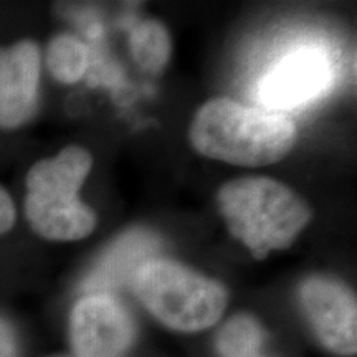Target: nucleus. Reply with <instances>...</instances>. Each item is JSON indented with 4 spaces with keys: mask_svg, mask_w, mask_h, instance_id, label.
Instances as JSON below:
<instances>
[{
    "mask_svg": "<svg viewBox=\"0 0 357 357\" xmlns=\"http://www.w3.org/2000/svg\"><path fill=\"white\" fill-rule=\"evenodd\" d=\"M296 139L288 116L250 108L231 100L202 106L190 128V141L200 154L236 166H266L283 159Z\"/></svg>",
    "mask_w": 357,
    "mask_h": 357,
    "instance_id": "nucleus-1",
    "label": "nucleus"
},
{
    "mask_svg": "<svg viewBox=\"0 0 357 357\" xmlns=\"http://www.w3.org/2000/svg\"><path fill=\"white\" fill-rule=\"evenodd\" d=\"M91 169V155L70 146L35 162L26 174L25 215L35 234L53 242H73L91 234L96 217L78 199Z\"/></svg>",
    "mask_w": 357,
    "mask_h": 357,
    "instance_id": "nucleus-2",
    "label": "nucleus"
},
{
    "mask_svg": "<svg viewBox=\"0 0 357 357\" xmlns=\"http://www.w3.org/2000/svg\"><path fill=\"white\" fill-rule=\"evenodd\" d=\"M218 204L231 234L257 258L289 247L311 218L294 192L266 177L229 182L218 192Z\"/></svg>",
    "mask_w": 357,
    "mask_h": 357,
    "instance_id": "nucleus-3",
    "label": "nucleus"
},
{
    "mask_svg": "<svg viewBox=\"0 0 357 357\" xmlns=\"http://www.w3.org/2000/svg\"><path fill=\"white\" fill-rule=\"evenodd\" d=\"M131 287L155 319L182 333L211 328L222 318L229 303L220 283L159 258L139 268Z\"/></svg>",
    "mask_w": 357,
    "mask_h": 357,
    "instance_id": "nucleus-4",
    "label": "nucleus"
},
{
    "mask_svg": "<svg viewBox=\"0 0 357 357\" xmlns=\"http://www.w3.org/2000/svg\"><path fill=\"white\" fill-rule=\"evenodd\" d=\"M334 82V63L324 47L301 45L271 65L258 79L257 98L265 109L288 111L323 96Z\"/></svg>",
    "mask_w": 357,
    "mask_h": 357,
    "instance_id": "nucleus-5",
    "label": "nucleus"
},
{
    "mask_svg": "<svg viewBox=\"0 0 357 357\" xmlns=\"http://www.w3.org/2000/svg\"><path fill=\"white\" fill-rule=\"evenodd\" d=\"M134 333L129 312L109 294H88L71 311L70 341L75 357H124Z\"/></svg>",
    "mask_w": 357,
    "mask_h": 357,
    "instance_id": "nucleus-6",
    "label": "nucleus"
},
{
    "mask_svg": "<svg viewBox=\"0 0 357 357\" xmlns=\"http://www.w3.org/2000/svg\"><path fill=\"white\" fill-rule=\"evenodd\" d=\"M301 306L319 341L341 356L356 354V298L344 284L324 276H312L301 284Z\"/></svg>",
    "mask_w": 357,
    "mask_h": 357,
    "instance_id": "nucleus-7",
    "label": "nucleus"
},
{
    "mask_svg": "<svg viewBox=\"0 0 357 357\" xmlns=\"http://www.w3.org/2000/svg\"><path fill=\"white\" fill-rule=\"evenodd\" d=\"M40 65L38 45L30 40L0 48V128L15 129L33 116Z\"/></svg>",
    "mask_w": 357,
    "mask_h": 357,
    "instance_id": "nucleus-8",
    "label": "nucleus"
},
{
    "mask_svg": "<svg viewBox=\"0 0 357 357\" xmlns=\"http://www.w3.org/2000/svg\"><path fill=\"white\" fill-rule=\"evenodd\" d=\"M159 248V238L149 231L134 230L124 234L98 261L93 273L84 281V289L91 294H108L111 289L131 284L139 268L154 260Z\"/></svg>",
    "mask_w": 357,
    "mask_h": 357,
    "instance_id": "nucleus-9",
    "label": "nucleus"
},
{
    "mask_svg": "<svg viewBox=\"0 0 357 357\" xmlns=\"http://www.w3.org/2000/svg\"><path fill=\"white\" fill-rule=\"evenodd\" d=\"M88 48L82 40L70 33L52 38L47 48V66L52 77L60 83L73 84L84 77L88 70Z\"/></svg>",
    "mask_w": 357,
    "mask_h": 357,
    "instance_id": "nucleus-10",
    "label": "nucleus"
},
{
    "mask_svg": "<svg viewBox=\"0 0 357 357\" xmlns=\"http://www.w3.org/2000/svg\"><path fill=\"white\" fill-rule=\"evenodd\" d=\"M263 329L255 318L236 314L217 334V351L222 357H258L263 346Z\"/></svg>",
    "mask_w": 357,
    "mask_h": 357,
    "instance_id": "nucleus-11",
    "label": "nucleus"
},
{
    "mask_svg": "<svg viewBox=\"0 0 357 357\" xmlns=\"http://www.w3.org/2000/svg\"><path fill=\"white\" fill-rule=\"evenodd\" d=\"M129 43H131L134 60L144 70L158 73L167 63L171 40L166 29L159 22L146 20L134 26Z\"/></svg>",
    "mask_w": 357,
    "mask_h": 357,
    "instance_id": "nucleus-12",
    "label": "nucleus"
},
{
    "mask_svg": "<svg viewBox=\"0 0 357 357\" xmlns=\"http://www.w3.org/2000/svg\"><path fill=\"white\" fill-rule=\"evenodd\" d=\"M0 357H20L15 329L2 314H0Z\"/></svg>",
    "mask_w": 357,
    "mask_h": 357,
    "instance_id": "nucleus-13",
    "label": "nucleus"
},
{
    "mask_svg": "<svg viewBox=\"0 0 357 357\" xmlns=\"http://www.w3.org/2000/svg\"><path fill=\"white\" fill-rule=\"evenodd\" d=\"M15 204H13L8 192L0 185V235L7 234V231L12 229L13 223H15Z\"/></svg>",
    "mask_w": 357,
    "mask_h": 357,
    "instance_id": "nucleus-14",
    "label": "nucleus"
}]
</instances>
